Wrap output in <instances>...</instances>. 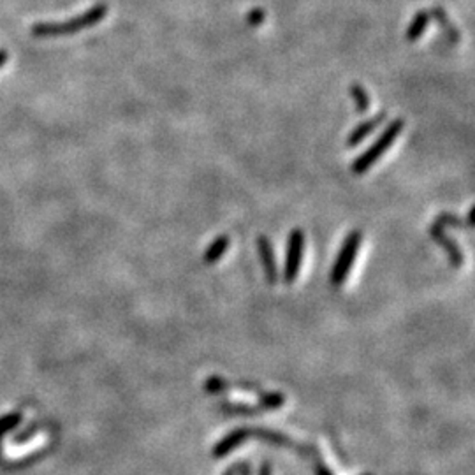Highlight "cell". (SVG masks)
Masks as SVG:
<instances>
[{
    "label": "cell",
    "instance_id": "1",
    "mask_svg": "<svg viewBox=\"0 0 475 475\" xmlns=\"http://www.w3.org/2000/svg\"><path fill=\"white\" fill-rule=\"evenodd\" d=\"M108 6L106 4H97L90 7L85 13L78 14L76 18H71L67 21H55V24H36L30 30L32 37L36 39H50V37H62L73 36V33L81 32V30L93 27L100 24L106 18Z\"/></svg>",
    "mask_w": 475,
    "mask_h": 475
},
{
    "label": "cell",
    "instance_id": "2",
    "mask_svg": "<svg viewBox=\"0 0 475 475\" xmlns=\"http://www.w3.org/2000/svg\"><path fill=\"white\" fill-rule=\"evenodd\" d=\"M246 432H249V439H259L263 440V442L271 444V446L291 449V451L298 452L303 458H310L313 463L315 475H333L331 470L326 466V463H324L320 451L315 446H312V444L296 442V440L291 439V437L278 432H273V429L268 428H246Z\"/></svg>",
    "mask_w": 475,
    "mask_h": 475
},
{
    "label": "cell",
    "instance_id": "3",
    "mask_svg": "<svg viewBox=\"0 0 475 475\" xmlns=\"http://www.w3.org/2000/svg\"><path fill=\"white\" fill-rule=\"evenodd\" d=\"M402 130H403V120L398 118V120H395V122L389 123L387 129L382 132V136H380L379 140L372 145V147L366 150L365 153H361V155L354 160V164H353L354 173L365 174L366 171H368L370 167H372L373 164H375L377 160H379L380 157H382L384 153H386L387 150L395 145L396 137L402 134Z\"/></svg>",
    "mask_w": 475,
    "mask_h": 475
},
{
    "label": "cell",
    "instance_id": "4",
    "mask_svg": "<svg viewBox=\"0 0 475 475\" xmlns=\"http://www.w3.org/2000/svg\"><path fill=\"white\" fill-rule=\"evenodd\" d=\"M361 239H362L361 233H359V231H353V233L345 238V241H343L342 249H340L338 254V259H336L335 266L331 269V276H329V280H331V283L335 287L342 286V283L345 282L347 276H349L354 261H356Z\"/></svg>",
    "mask_w": 475,
    "mask_h": 475
},
{
    "label": "cell",
    "instance_id": "5",
    "mask_svg": "<svg viewBox=\"0 0 475 475\" xmlns=\"http://www.w3.org/2000/svg\"><path fill=\"white\" fill-rule=\"evenodd\" d=\"M283 403H286V396L282 392H266L263 398H259V403H256V405L241 402H222L216 407L224 414H231V416H257V414L280 409Z\"/></svg>",
    "mask_w": 475,
    "mask_h": 475
},
{
    "label": "cell",
    "instance_id": "6",
    "mask_svg": "<svg viewBox=\"0 0 475 475\" xmlns=\"http://www.w3.org/2000/svg\"><path fill=\"white\" fill-rule=\"evenodd\" d=\"M303 246H305V234L301 229H293L287 239V254H286V268H283V280L287 283H294L298 278L299 268H301Z\"/></svg>",
    "mask_w": 475,
    "mask_h": 475
},
{
    "label": "cell",
    "instance_id": "7",
    "mask_svg": "<svg viewBox=\"0 0 475 475\" xmlns=\"http://www.w3.org/2000/svg\"><path fill=\"white\" fill-rule=\"evenodd\" d=\"M229 389H243V391H252L256 392L259 398H263L268 391H263V387L257 386L254 382H245V380H238V382H229V380L222 379V377H208L204 380V391L212 392V395H220V392H226Z\"/></svg>",
    "mask_w": 475,
    "mask_h": 475
},
{
    "label": "cell",
    "instance_id": "8",
    "mask_svg": "<svg viewBox=\"0 0 475 475\" xmlns=\"http://www.w3.org/2000/svg\"><path fill=\"white\" fill-rule=\"evenodd\" d=\"M429 234H432V238L449 254V259H451L452 266L454 268L461 266L463 261H465L463 259V250L459 249L458 243L446 233L444 226H440L439 222L432 224V226H429Z\"/></svg>",
    "mask_w": 475,
    "mask_h": 475
},
{
    "label": "cell",
    "instance_id": "9",
    "mask_svg": "<svg viewBox=\"0 0 475 475\" xmlns=\"http://www.w3.org/2000/svg\"><path fill=\"white\" fill-rule=\"evenodd\" d=\"M257 250H259V257L264 268V275H266L268 282L271 283V286H275V283L278 282V268H276L273 246L266 236L257 238Z\"/></svg>",
    "mask_w": 475,
    "mask_h": 475
},
{
    "label": "cell",
    "instance_id": "10",
    "mask_svg": "<svg viewBox=\"0 0 475 475\" xmlns=\"http://www.w3.org/2000/svg\"><path fill=\"white\" fill-rule=\"evenodd\" d=\"M245 440H249V432H246V428L233 429V432L227 433V435L224 437L222 440H219L216 446L213 447V458H216V459L226 458L229 452H233L234 449L241 446Z\"/></svg>",
    "mask_w": 475,
    "mask_h": 475
},
{
    "label": "cell",
    "instance_id": "11",
    "mask_svg": "<svg viewBox=\"0 0 475 475\" xmlns=\"http://www.w3.org/2000/svg\"><path fill=\"white\" fill-rule=\"evenodd\" d=\"M384 120H386V113H379L377 117L368 120V122L357 125L356 129L353 130V134L349 136V140H347V145H349V147H357V145L361 143L366 136H370V134H372L373 130H375L377 127L384 122Z\"/></svg>",
    "mask_w": 475,
    "mask_h": 475
},
{
    "label": "cell",
    "instance_id": "12",
    "mask_svg": "<svg viewBox=\"0 0 475 475\" xmlns=\"http://www.w3.org/2000/svg\"><path fill=\"white\" fill-rule=\"evenodd\" d=\"M227 246H229V238L226 236V234H222V236L215 238V241L212 243V245L208 246L207 250H204V256H203V261L207 264H213L216 263V261L220 259V257L226 254Z\"/></svg>",
    "mask_w": 475,
    "mask_h": 475
},
{
    "label": "cell",
    "instance_id": "13",
    "mask_svg": "<svg viewBox=\"0 0 475 475\" xmlns=\"http://www.w3.org/2000/svg\"><path fill=\"white\" fill-rule=\"evenodd\" d=\"M429 14L426 13V11H421V13H417L416 16H414L412 24H410L409 30H407V39L410 41V43H414V41H417L419 37L424 33L426 27L429 25Z\"/></svg>",
    "mask_w": 475,
    "mask_h": 475
},
{
    "label": "cell",
    "instance_id": "14",
    "mask_svg": "<svg viewBox=\"0 0 475 475\" xmlns=\"http://www.w3.org/2000/svg\"><path fill=\"white\" fill-rule=\"evenodd\" d=\"M21 421H24V412H20V410L6 414V416L0 417V444H2V439L6 437V433L13 432L14 428H18V424H20ZM0 449H2V446H0ZM0 454H2V451H0Z\"/></svg>",
    "mask_w": 475,
    "mask_h": 475
},
{
    "label": "cell",
    "instance_id": "15",
    "mask_svg": "<svg viewBox=\"0 0 475 475\" xmlns=\"http://www.w3.org/2000/svg\"><path fill=\"white\" fill-rule=\"evenodd\" d=\"M48 447H44V449H41V451H37V452H33V454H28V456H25V458H21V459H16V461H7V463H4V465H6V469H24V466H28V465H32L33 461H37V459H43L44 456L48 454Z\"/></svg>",
    "mask_w": 475,
    "mask_h": 475
},
{
    "label": "cell",
    "instance_id": "16",
    "mask_svg": "<svg viewBox=\"0 0 475 475\" xmlns=\"http://www.w3.org/2000/svg\"><path fill=\"white\" fill-rule=\"evenodd\" d=\"M350 93H353L354 100H356V108H357L359 113H365V111L368 110V106H370L368 93H366V90L362 88L359 83H354L353 88H350Z\"/></svg>",
    "mask_w": 475,
    "mask_h": 475
},
{
    "label": "cell",
    "instance_id": "17",
    "mask_svg": "<svg viewBox=\"0 0 475 475\" xmlns=\"http://www.w3.org/2000/svg\"><path fill=\"white\" fill-rule=\"evenodd\" d=\"M437 222H439L440 226H451L456 227V229H469V226L463 224V220L458 219L456 215H452V213H440V215L437 216Z\"/></svg>",
    "mask_w": 475,
    "mask_h": 475
},
{
    "label": "cell",
    "instance_id": "18",
    "mask_svg": "<svg viewBox=\"0 0 475 475\" xmlns=\"http://www.w3.org/2000/svg\"><path fill=\"white\" fill-rule=\"evenodd\" d=\"M39 429H41L39 422H32V424L27 426V428H25L24 432H20L16 437H14V444H25V442H28V440H32L33 437H36L37 433H39Z\"/></svg>",
    "mask_w": 475,
    "mask_h": 475
},
{
    "label": "cell",
    "instance_id": "19",
    "mask_svg": "<svg viewBox=\"0 0 475 475\" xmlns=\"http://www.w3.org/2000/svg\"><path fill=\"white\" fill-rule=\"evenodd\" d=\"M234 469H236V474L239 475H252V466H250L246 461L234 463Z\"/></svg>",
    "mask_w": 475,
    "mask_h": 475
},
{
    "label": "cell",
    "instance_id": "20",
    "mask_svg": "<svg viewBox=\"0 0 475 475\" xmlns=\"http://www.w3.org/2000/svg\"><path fill=\"white\" fill-rule=\"evenodd\" d=\"M259 475H271V465H269L268 461H264L263 465H261Z\"/></svg>",
    "mask_w": 475,
    "mask_h": 475
},
{
    "label": "cell",
    "instance_id": "21",
    "mask_svg": "<svg viewBox=\"0 0 475 475\" xmlns=\"http://www.w3.org/2000/svg\"><path fill=\"white\" fill-rule=\"evenodd\" d=\"M7 58H9V53H7L6 50H0V69H2V67L6 66Z\"/></svg>",
    "mask_w": 475,
    "mask_h": 475
},
{
    "label": "cell",
    "instance_id": "22",
    "mask_svg": "<svg viewBox=\"0 0 475 475\" xmlns=\"http://www.w3.org/2000/svg\"><path fill=\"white\" fill-rule=\"evenodd\" d=\"M474 213H475V208L472 207L469 212V216H466V226H469V229L470 227H474Z\"/></svg>",
    "mask_w": 475,
    "mask_h": 475
},
{
    "label": "cell",
    "instance_id": "23",
    "mask_svg": "<svg viewBox=\"0 0 475 475\" xmlns=\"http://www.w3.org/2000/svg\"><path fill=\"white\" fill-rule=\"evenodd\" d=\"M256 14H257V16H250L249 20H250V21H254V24H257V21H263V20H264V14H261L259 11H257Z\"/></svg>",
    "mask_w": 475,
    "mask_h": 475
},
{
    "label": "cell",
    "instance_id": "24",
    "mask_svg": "<svg viewBox=\"0 0 475 475\" xmlns=\"http://www.w3.org/2000/svg\"><path fill=\"white\" fill-rule=\"evenodd\" d=\"M224 475H236V469H234V465H233V466H231V469H229V470H227V472H226V474H224Z\"/></svg>",
    "mask_w": 475,
    "mask_h": 475
},
{
    "label": "cell",
    "instance_id": "25",
    "mask_svg": "<svg viewBox=\"0 0 475 475\" xmlns=\"http://www.w3.org/2000/svg\"><path fill=\"white\" fill-rule=\"evenodd\" d=\"M362 475H372V474H362Z\"/></svg>",
    "mask_w": 475,
    "mask_h": 475
}]
</instances>
